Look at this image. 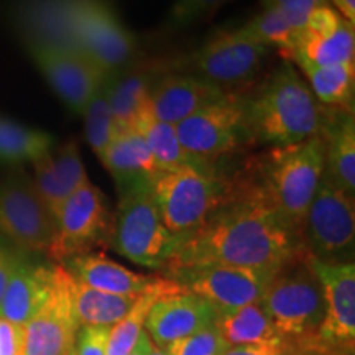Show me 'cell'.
<instances>
[{
	"mask_svg": "<svg viewBox=\"0 0 355 355\" xmlns=\"http://www.w3.org/2000/svg\"><path fill=\"white\" fill-rule=\"evenodd\" d=\"M301 248L300 235L243 180L198 229L178 241L163 272L207 265L275 270Z\"/></svg>",
	"mask_w": 355,
	"mask_h": 355,
	"instance_id": "1",
	"label": "cell"
},
{
	"mask_svg": "<svg viewBox=\"0 0 355 355\" xmlns=\"http://www.w3.org/2000/svg\"><path fill=\"white\" fill-rule=\"evenodd\" d=\"M326 110L293 63L285 60L245 96L250 144L277 148L321 135Z\"/></svg>",
	"mask_w": 355,
	"mask_h": 355,
	"instance_id": "2",
	"label": "cell"
},
{
	"mask_svg": "<svg viewBox=\"0 0 355 355\" xmlns=\"http://www.w3.org/2000/svg\"><path fill=\"white\" fill-rule=\"evenodd\" d=\"M322 173L324 140L316 135L295 145L270 148L255 159L248 181L301 239V225Z\"/></svg>",
	"mask_w": 355,
	"mask_h": 355,
	"instance_id": "3",
	"label": "cell"
},
{
	"mask_svg": "<svg viewBox=\"0 0 355 355\" xmlns=\"http://www.w3.org/2000/svg\"><path fill=\"white\" fill-rule=\"evenodd\" d=\"M260 303L282 343L309 344L316 339L326 301L313 257L304 248L275 270Z\"/></svg>",
	"mask_w": 355,
	"mask_h": 355,
	"instance_id": "4",
	"label": "cell"
},
{
	"mask_svg": "<svg viewBox=\"0 0 355 355\" xmlns=\"http://www.w3.org/2000/svg\"><path fill=\"white\" fill-rule=\"evenodd\" d=\"M152 181L119 189L109 247L133 263L165 270L178 245V237L163 224L155 202Z\"/></svg>",
	"mask_w": 355,
	"mask_h": 355,
	"instance_id": "5",
	"label": "cell"
},
{
	"mask_svg": "<svg viewBox=\"0 0 355 355\" xmlns=\"http://www.w3.org/2000/svg\"><path fill=\"white\" fill-rule=\"evenodd\" d=\"M150 186L163 224L178 241L198 229L234 191L232 181L219 171L196 168L162 170Z\"/></svg>",
	"mask_w": 355,
	"mask_h": 355,
	"instance_id": "6",
	"label": "cell"
},
{
	"mask_svg": "<svg viewBox=\"0 0 355 355\" xmlns=\"http://www.w3.org/2000/svg\"><path fill=\"white\" fill-rule=\"evenodd\" d=\"M68 26L74 48L107 76L135 55L137 40L110 0H69Z\"/></svg>",
	"mask_w": 355,
	"mask_h": 355,
	"instance_id": "7",
	"label": "cell"
},
{
	"mask_svg": "<svg viewBox=\"0 0 355 355\" xmlns=\"http://www.w3.org/2000/svg\"><path fill=\"white\" fill-rule=\"evenodd\" d=\"M301 243L314 260L322 263H352L355 252L354 196L322 178L301 225Z\"/></svg>",
	"mask_w": 355,
	"mask_h": 355,
	"instance_id": "8",
	"label": "cell"
},
{
	"mask_svg": "<svg viewBox=\"0 0 355 355\" xmlns=\"http://www.w3.org/2000/svg\"><path fill=\"white\" fill-rule=\"evenodd\" d=\"M112 217L104 193L89 181L56 211V232L46 255L63 265L66 260L94 252L97 247H109Z\"/></svg>",
	"mask_w": 355,
	"mask_h": 355,
	"instance_id": "9",
	"label": "cell"
},
{
	"mask_svg": "<svg viewBox=\"0 0 355 355\" xmlns=\"http://www.w3.org/2000/svg\"><path fill=\"white\" fill-rule=\"evenodd\" d=\"M175 128L186 150L217 165L222 157L250 144L245 96L229 92L224 99L193 114Z\"/></svg>",
	"mask_w": 355,
	"mask_h": 355,
	"instance_id": "10",
	"label": "cell"
},
{
	"mask_svg": "<svg viewBox=\"0 0 355 355\" xmlns=\"http://www.w3.org/2000/svg\"><path fill=\"white\" fill-rule=\"evenodd\" d=\"M0 232L25 252L48 254L55 239V217L20 168L0 184Z\"/></svg>",
	"mask_w": 355,
	"mask_h": 355,
	"instance_id": "11",
	"label": "cell"
},
{
	"mask_svg": "<svg viewBox=\"0 0 355 355\" xmlns=\"http://www.w3.org/2000/svg\"><path fill=\"white\" fill-rule=\"evenodd\" d=\"M275 270L207 265L176 270L168 273L166 278L209 301L220 314L260 301Z\"/></svg>",
	"mask_w": 355,
	"mask_h": 355,
	"instance_id": "12",
	"label": "cell"
},
{
	"mask_svg": "<svg viewBox=\"0 0 355 355\" xmlns=\"http://www.w3.org/2000/svg\"><path fill=\"white\" fill-rule=\"evenodd\" d=\"M270 50L272 48L245 37L237 28L207 40L186 64L193 68L194 76L225 89L250 81Z\"/></svg>",
	"mask_w": 355,
	"mask_h": 355,
	"instance_id": "13",
	"label": "cell"
},
{
	"mask_svg": "<svg viewBox=\"0 0 355 355\" xmlns=\"http://www.w3.org/2000/svg\"><path fill=\"white\" fill-rule=\"evenodd\" d=\"M313 265L326 301L313 344L334 355H355V263H322L313 259Z\"/></svg>",
	"mask_w": 355,
	"mask_h": 355,
	"instance_id": "14",
	"label": "cell"
},
{
	"mask_svg": "<svg viewBox=\"0 0 355 355\" xmlns=\"http://www.w3.org/2000/svg\"><path fill=\"white\" fill-rule=\"evenodd\" d=\"M48 298L25 326V355H74L79 324L71 300V275L53 266Z\"/></svg>",
	"mask_w": 355,
	"mask_h": 355,
	"instance_id": "15",
	"label": "cell"
},
{
	"mask_svg": "<svg viewBox=\"0 0 355 355\" xmlns=\"http://www.w3.org/2000/svg\"><path fill=\"white\" fill-rule=\"evenodd\" d=\"M25 44L58 97L74 114L83 115L107 74L73 48L33 42Z\"/></svg>",
	"mask_w": 355,
	"mask_h": 355,
	"instance_id": "16",
	"label": "cell"
},
{
	"mask_svg": "<svg viewBox=\"0 0 355 355\" xmlns=\"http://www.w3.org/2000/svg\"><path fill=\"white\" fill-rule=\"evenodd\" d=\"M219 311L201 296L181 288L162 296L150 309L145 331L159 349L214 326Z\"/></svg>",
	"mask_w": 355,
	"mask_h": 355,
	"instance_id": "17",
	"label": "cell"
},
{
	"mask_svg": "<svg viewBox=\"0 0 355 355\" xmlns=\"http://www.w3.org/2000/svg\"><path fill=\"white\" fill-rule=\"evenodd\" d=\"M227 94L229 91L194 74H163L152 84L148 104L155 119L178 125Z\"/></svg>",
	"mask_w": 355,
	"mask_h": 355,
	"instance_id": "18",
	"label": "cell"
},
{
	"mask_svg": "<svg viewBox=\"0 0 355 355\" xmlns=\"http://www.w3.org/2000/svg\"><path fill=\"white\" fill-rule=\"evenodd\" d=\"M33 184L53 217L74 191L89 183L79 146L74 140L42 155L33 162Z\"/></svg>",
	"mask_w": 355,
	"mask_h": 355,
	"instance_id": "19",
	"label": "cell"
},
{
	"mask_svg": "<svg viewBox=\"0 0 355 355\" xmlns=\"http://www.w3.org/2000/svg\"><path fill=\"white\" fill-rule=\"evenodd\" d=\"M324 140L322 178L336 188L355 193V117L352 110L329 109L321 128Z\"/></svg>",
	"mask_w": 355,
	"mask_h": 355,
	"instance_id": "20",
	"label": "cell"
},
{
	"mask_svg": "<svg viewBox=\"0 0 355 355\" xmlns=\"http://www.w3.org/2000/svg\"><path fill=\"white\" fill-rule=\"evenodd\" d=\"M53 275V266L50 268L35 265L24 257H19L0 301V318L19 326H26L50 295Z\"/></svg>",
	"mask_w": 355,
	"mask_h": 355,
	"instance_id": "21",
	"label": "cell"
},
{
	"mask_svg": "<svg viewBox=\"0 0 355 355\" xmlns=\"http://www.w3.org/2000/svg\"><path fill=\"white\" fill-rule=\"evenodd\" d=\"M63 266L76 282L110 295L137 296L157 279V277L133 272L101 252L78 255L66 260Z\"/></svg>",
	"mask_w": 355,
	"mask_h": 355,
	"instance_id": "22",
	"label": "cell"
},
{
	"mask_svg": "<svg viewBox=\"0 0 355 355\" xmlns=\"http://www.w3.org/2000/svg\"><path fill=\"white\" fill-rule=\"evenodd\" d=\"M99 159L114 176L119 189L152 181L162 171L144 137L137 130H119Z\"/></svg>",
	"mask_w": 355,
	"mask_h": 355,
	"instance_id": "23",
	"label": "cell"
},
{
	"mask_svg": "<svg viewBox=\"0 0 355 355\" xmlns=\"http://www.w3.org/2000/svg\"><path fill=\"white\" fill-rule=\"evenodd\" d=\"M133 130L144 137L146 146L157 159L159 170H178V168H196L201 171H219L216 163L198 158L189 150H186L180 139L175 125L162 122L153 117L152 110H146L137 122Z\"/></svg>",
	"mask_w": 355,
	"mask_h": 355,
	"instance_id": "24",
	"label": "cell"
},
{
	"mask_svg": "<svg viewBox=\"0 0 355 355\" xmlns=\"http://www.w3.org/2000/svg\"><path fill=\"white\" fill-rule=\"evenodd\" d=\"M286 61L295 63L301 69L319 104L329 109L354 112L355 63L322 66L311 63L301 56H290Z\"/></svg>",
	"mask_w": 355,
	"mask_h": 355,
	"instance_id": "25",
	"label": "cell"
},
{
	"mask_svg": "<svg viewBox=\"0 0 355 355\" xmlns=\"http://www.w3.org/2000/svg\"><path fill=\"white\" fill-rule=\"evenodd\" d=\"M343 19L334 32L314 35L308 30L296 33L291 46L282 55L286 58L301 56L314 64H349L355 63V28Z\"/></svg>",
	"mask_w": 355,
	"mask_h": 355,
	"instance_id": "26",
	"label": "cell"
},
{
	"mask_svg": "<svg viewBox=\"0 0 355 355\" xmlns=\"http://www.w3.org/2000/svg\"><path fill=\"white\" fill-rule=\"evenodd\" d=\"M152 78V71L145 68L109 76V102L119 130H133L144 112L150 109V89L155 83Z\"/></svg>",
	"mask_w": 355,
	"mask_h": 355,
	"instance_id": "27",
	"label": "cell"
},
{
	"mask_svg": "<svg viewBox=\"0 0 355 355\" xmlns=\"http://www.w3.org/2000/svg\"><path fill=\"white\" fill-rule=\"evenodd\" d=\"M178 290H181V286L175 279L157 277L153 285H150L144 293L137 296L135 303L125 316L109 329L105 355H128L145 329V321L153 304L162 296Z\"/></svg>",
	"mask_w": 355,
	"mask_h": 355,
	"instance_id": "28",
	"label": "cell"
},
{
	"mask_svg": "<svg viewBox=\"0 0 355 355\" xmlns=\"http://www.w3.org/2000/svg\"><path fill=\"white\" fill-rule=\"evenodd\" d=\"M137 296L92 290L71 277V300L79 327H112L130 311Z\"/></svg>",
	"mask_w": 355,
	"mask_h": 355,
	"instance_id": "29",
	"label": "cell"
},
{
	"mask_svg": "<svg viewBox=\"0 0 355 355\" xmlns=\"http://www.w3.org/2000/svg\"><path fill=\"white\" fill-rule=\"evenodd\" d=\"M216 326L229 345L282 343L260 301L220 313Z\"/></svg>",
	"mask_w": 355,
	"mask_h": 355,
	"instance_id": "30",
	"label": "cell"
},
{
	"mask_svg": "<svg viewBox=\"0 0 355 355\" xmlns=\"http://www.w3.org/2000/svg\"><path fill=\"white\" fill-rule=\"evenodd\" d=\"M55 148V139L50 133L30 128L24 123L0 115V163L21 165Z\"/></svg>",
	"mask_w": 355,
	"mask_h": 355,
	"instance_id": "31",
	"label": "cell"
},
{
	"mask_svg": "<svg viewBox=\"0 0 355 355\" xmlns=\"http://www.w3.org/2000/svg\"><path fill=\"white\" fill-rule=\"evenodd\" d=\"M107 79L97 89V92L92 96V99L89 101L87 107L83 112L86 140L97 158H101V155L105 152V148L119 132L112 109H110Z\"/></svg>",
	"mask_w": 355,
	"mask_h": 355,
	"instance_id": "32",
	"label": "cell"
},
{
	"mask_svg": "<svg viewBox=\"0 0 355 355\" xmlns=\"http://www.w3.org/2000/svg\"><path fill=\"white\" fill-rule=\"evenodd\" d=\"M239 30L245 37L255 40L261 44H266L270 48H279L282 53L291 46L293 40L298 33L295 26L290 24V20L285 17V13L277 7L263 8L259 15L248 20Z\"/></svg>",
	"mask_w": 355,
	"mask_h": 355,
	"instance_id": "33",
	"label": "cell"
},
{
	"mask_svg": "<svg viewBox=\"0 0 355 355\" xmlns=\"http://www.w3.org/2000/svg\"><path fill=\"white\" fill-rule=\"evenodd\" d=\"M230 345L225 343L217 326H209L206 329L191 334L184 339L176 340L166 345V355H224Z\"/></svg>",
	"mask_w": 355,
	"mask_h": 355,
	"instance_id": "34",
	"label": "cell"
},
{
	"mask_svg": "<svg viewBox=\"0 0 355 355\" xmlns=\"http://www.w3.org/2000/svg\"><path fill=\"white\" fill-rule=\"evenodd\" d=\"M230 0H175L166 17V25L173 30H181L198 21L209 19Z\"/></svg>",
	"mask_w": 355,
	"mask_h": 355,
	"instance_id": "35",
	"label": "cell"
},
{
	"mask_svg": "<svg viewBox=\"0 0 355 355\" xmlns=\"http://www.w3.org/2000/svg\"><path fill=\"white\" fill-rule=\"evenodd\" d=\"M110 327H79L74 355H105Z\"/></svg>",
	"mask_w": 355,
	"mask_h": 355,
	"instance_id": "36",
	"label": "cell"
},
{
	"mask_svg": "<svg viewBox=\"0 0 355 355\" xmlns=\"http://www.w3.org/2000/svg\"><path fill=\"white\" fill-rule=\"evenodd\" d=\"M0 355H25V326L0 318Z\"/></svg>",
	"mask_w": 355,
	"mask_h": 355,
	"instance_id": "37",
	"label": "cell"
},
{
	"mask_svg": "<svg viewBox=\"0 0 355 355\" xmlns=\"http://www.w3.org/2000/svg\"><path fill=\"white\" fill-rule=\"evenodd\" d=\"M285 349L283 343H260L245 345H230L224 355H279Z\"/></svg>",
	"mask_w": 355,
	"mask_h": 355,
	"instance_id": "38",
	"label": "cell"
},
{
	"mask_svg": "<svg viewBox=\"0 0 355 355\" xmlns=\"http://www.w3.org/2000/svg\"><path fill=\"white\" fill-rule=\"evenodd\" d=\"M19 254L17 252L10 250V248L3 247L0 243V301H2L3 293H6V288L10 282L12 272L15 268L17 260H19Z\"/></svg>",
	"mask_w": 355,
	"mask_h": 355,
	"instance_id": "39",
	"label": "cell"
},
{
	"mask_svg": "<svg viewBox=\"0 0 355 355\" xmlns=\"http://www.w3.org/2000/svg\"><path fill=\"white\" fill-rule=\"evenodd\" d=\"M279 355H334L329 350L319 347V345L309 343V344H285V349Z\"/></svg>",
	"mask_w": 355,
	"mask_h": 355,
	"instance_id": "40",
	"label": "cell"
},
{
	"mask_svg": "<svg viewBox=\"0 0 355 355\" xmlns=\"http://www.w3.org/2000/svg\"><path fill=\"white\" fill-rule=\"evenodd\" d=\"M343 19L355 25V0H327Z\"/></svg>",
	"mask_w": 355,
	"mask_h": 355,
	"instance_id": "41",
	"label": "cell"
},
{
	"mask_svg": "<svg viewBox=\"0 0 355 355\" xmlns=\"http://www.w3.org/2000/svg\"><path fill=\"white\" fill-rule=\"evenodd\" d=\"M152 345V339H150V336L146 334V331L144 329V332H141L139 337V340H137V344L133 345V349L128 352V355H148Z\"/></svg>",
	"mask_w": 355,
	"mask_h": 355,
	"instance_id": "42",
	"label": "cell"
},
{
	"mask_svg": "<svg viewBox=\"0 0 355 355\" xmlns=\"http://www.w3.org/2000/svg\"><path fill=\"white\" fill-rule=\"evenodd\" d=\"M290 2H296V0H261V6L263 8H270V7H282L285 3ZM311 2H316L319 6H324V3H329L327 0H311Z\"/></svg>",
	"mask_w": 355,
	"mask_h": 355,
	"instance_id": "43",
	"label": "cell"
},
{
	"mask_svg": "<svg viewBox=\"0 0 355 355\" xmlns=\"http://www.w3.org/2000/svg\"><path fill=\"white\" fill-rule=\"evenodd\" d=\"M148 355H166V352L163 349H159V347H157V345H152V349H150V352H148Z\"/></svg>",
	"mask_w": 355,
	"mask_h": 355,
	"instance_id": "44",
	"label": "cell"
}]
</instances>
